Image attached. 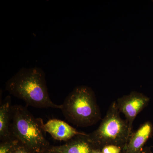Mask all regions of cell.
I'll return each instance as SVG.
<instances>
[{
	"mask_svg": "<svg viewBox=\"0 0 153 153\" xmlns=\"http://www.w3.org/2000/svg\"><path fill=\"white\" fill-rule=\"evenodd\" d=\"M60 109L68 122L77 126L94 125L101 118L94 91L85 85L75 87L66 97Z\"/></svg>",
	"mask_w": 153,
	"mask_h": 153,
	"instance_id": "obj_2",
	"label": "cell"
},
{
	"mask_svg": "<svg viewBox=\"0 0 153 153\" xmlns=\"http://www.w3.org/2000/svg\"><path fill=\"white\" fill-rule=\"evenodd\" d=\"M91 153H102L100 149L94 148Z\"/></svg>",
	"mask_w": 153,
	"mask_h": 153,
	"instance_id": "obj_13",
	"label": "cell"
},
{
	"mask_svg": "<svg viewBox=\"0 0 153 153\" xmlns=\"http://www.w3.org/2000/svg\"><path fill=\"white\" fill-rule=\"evenodd\" d=\"M42 127L45 132H47L54 139L67 142L76 136L85 135L79 132L64 121L56 119L49 120L47 123H42Z\"/></svg>",
	"mask_w": 153,
	"mask_h": 153,
	"instance_id": "obj_6",
	"label": "cell"
},
{
	"mask_svg": "<svg viewBox=\"0 0 153 153\" xmlns=\"http://www.w3.org/2000/svg\"><path fill=\"white\" fill-rule=\"evenodd\" d=\"M42 153H56L54 152H52V151L50 150V149H49L48 150L45 151V152Z\"/></svg>",
	"mask_w": 153,
	"mask_h": 153,
	"instance_id": "obj_14",
	"label": "cell"
},
{
	"mask_svg": "<svg viewBox=\"0 0 153 153\" xmlns=\"http://www.w3.org/2000/svg\"><path fill=\"white\" fill-rule=\"evenodd\" d=\"M116 101L110 105L105 116L98 128L88 134V141L94 148L101 149L107 145H114L124 149L132 133L126 120L121 118Z\"/></svg>",
	"mask_w": 153,
	"mask_h": 153,
	"instance_id": "obj_4",
	"label": "cell"
},
{
	"mask_svg": "<svg viewBox=\"0 0 153 153\" xmlns=\"http://www.w3.org/2000/svg\"><path fill=\"white\" fill-rule=\"evenodd\" d=\"M19 143L18 140L13 137L2 141L0 144V153H13Z\"/></svg>",
	"mask_w": 153,
	"mask_h": 153,
	"instance_id": "obj_10",
	"label": "cell"
},
{
	"mask_svg": "<svg viewBox=\"0 0 153 153\" xmlns=\"http://www.w3.org/2000/svg\"><path fill=\"white\" fill-rule=\"evenodd\" d=\"M150 99L147 96L135 91L117 99L116 103L118 109L120 112L124 115L132 131L135 119L147 105Z\"/></svg>",
	"mask_w": 153,
	"mask_h": 153,
	"instance_id": "obj_5",
	"label": "cell"
},
{
	"mask_svg": "<svg viewBox=\"0 0 153 153\" xmlns=\"http://www.w3.org/2000/svg\"><path fill=\"white\" fill-rule=\"evenodd\" d=\"M121 153H124L123 152V151Z\"/></svg>",
	"mask_w": 153,
	"mask_h": 153,
	"instance_id": "obj_16",
	"label": "cell"
},
{
	"mask_svg": "<svg viewBox=\"0 0 153 153\" xmlns=\"http://www.w3.org/2000/svg\"><path fill=\"white\" fill-rule=\"evenodd\" d=\"M153 132L152 124L147 121L141 125L130 136L126 147L124 153H139L143 149L144 145L152 135Z\"/></svg>",
	"mask_w": 153,
	"mask_h": 153,
	"instance_id": "obj_7",
	"label": "cell"
},
{
	"mask_svg": "<svg viewBox=\"0 0 153 153\" xmlns=\"http://www.w3.org/2000/svg\"><path fill=\"white\" fill-rule=\"evenodd\" d=\"M13 153H35L19 142L16 146Z\"/></svg>",
	"mask_w": 153,
	"mask_h": 153,
	"instance_id": "obj_12",
	"label": "cell"
},
{
	"mask_svg": "<svg viewBox=\"0 0 153 153\" xmlns=\"http://www.w3.org/2000/svg\"><path fill=\"white\" fill-rule=\"evenodd\" d=\"M12 106L10 95L7 96L0 106L1 141L12 138L11 132Z\"/></svg>",
	"mask_w": 153,
	"mask_h": 153,
	"instance_id": "obj_9",
	"label": "cell"
},
{
	"mask_svg": "<svg viewBox=\"0 0 153 153\" xmlns=\"http://www.w3.org/2000/svg\"><path fill=\"white\" fill-rule=\"evenodd\" d=\"M87 135L76 136L64 144L49 149L56 153H91L94 147L88 140Z\"/></svg>",
	"mask_w": 153,
	"mask_h": 153,
	"instance_id": "obj_8",
	"label": "cell"
},
{
	"mask_svg": "<svg viewBox=\"0 0 153 153\" xmlns=\"http://www.w3.org/2000/svg\"><path fill=\"white\" fill-rule=\"evenodd\" d=\"M123 148L116 145H110L105 146L101 149L102 153H121Z\"/></svg>",
	"mask_w": 153,
	"mask_h": 153,
	"instance_id": "obj_11",
	"label": "cell"
},
{
	"mask_svg": "<svg viewBox=\"0 0 153 153\" xmlns=\"http://www.w3.org/2000/svg\"><path fill=\"white\" fill-rule=\"evenodd\" d=\"M6 90L28 105L38 108L60 109L61 105L52 101L48 93L45 72L41 68H21L6 83Z\"/></svg>",
	"mask_w": 153,
	"mask_h": 153,
	"instance_id": "obj_1",
	"label": "cell"
},
{
	"mask_svg": "<svg viewBox=\"0 0 153 153\" xmlns=\"http://www.w3.org/2000/svg\"><path fill=\"white\" fill-rule=\"evenodd\" d=\"M152 1L153 2V1Z\"/></svg>",
	"mask_w": 153,
	"mask_h": 153,
	"instance_id": "obj_17",
	"label": "cell"
},
{
	"mask_svg": "<svg viewBox=\"0 0 153 153\" xmlns=\"http://www.w3.org/2000/svg\"><path fill=\"white\" fill-rule=\"evenodd\" d=\"M139 153H148V152L145 150L143 149Z\"/></svg>",
	"mask_w": 153,
	"mask_h": 153,
	"instance_id": "obj_15",
	"label": "cell"
},
{
	"mask_svg": "<svg viewBox=\"0 0 153 153\" xmlns=\"http://www.w3.org/2000/svg\"><path fill=\"white\" fill-rule=\"evenodd\" d=\"M12 111V137L35 153L49 150L51 146L44 136L42 119L34 117L27 108L19 105H13Z\"/></svg>",
	"mask_w": 153,
	"mask_h": 153,
	"instance_id": "obj_3",
	"label": "cell"
}]
</instances>
